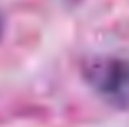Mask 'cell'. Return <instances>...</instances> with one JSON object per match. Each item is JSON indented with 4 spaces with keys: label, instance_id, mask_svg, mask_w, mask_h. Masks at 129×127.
<instances>
[{
    "label": "cell",
    "instance_id": "1",
    "mask_svg": "<svg viewBox=\"0 0 129 127\" xmlns=\"http://www.w3.org/2000/svg\"><path fill=\"white\" fill-rule=\"evenodd\" d=\"M82 73L108 104L129 109V60L113 55L93 57L83 64Z\"/></svg>",
    "mask_w": 129,
    "mask_h": 127
},
{
    "label": "cell",
    "instance_id": "2",
    "mask_svg": "<svg viewBox=\"0 0 129 127\" xmlns=\"http://www.w3.org/2000/svg\"><path fill=\"white\" fill-rule=\"evenodd\" d=\"M3 31H5V21H3V16H2V13H0V41H2V38H3Z\"/></svg>",
    "mask_w": 129,
    "mask_h": 127
},
{
    "label": "cell",
    "instance_id": "3",
    "mask_svg": "<svg viewBox=\"0 0 129 127\" xmlns=\"http://www.w3.org/2000/svg\"><path fill=\"white\" fill-rule=\"evenodd\" d=\"M67 3H77V2H80V0H66Z\"/></svg>",
    "mask_w": 129,
    "mask_h": 127
}]
</instances>
